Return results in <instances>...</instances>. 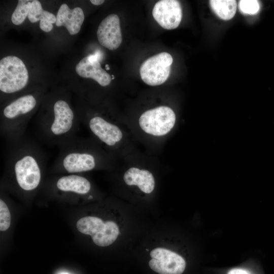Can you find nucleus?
<instances>
[{"mask_svg": "<svg viewBox=\"0 0 274 274\" xmlns=\"http://www.w3.org/2000/svg\"><path fill=\"white\" fill-rule=\"evenodd\" d=\"M227 274H251L248 271L240 268H235L230 270Z\"/></svg>", "mask_w": 274, "mask_h": 274, "instance_id": "obj_21", "label": "nucleus"}, {"mask_svg": "<svg viewBox=\"0 0 274 274\" xmlns=\"http://www.w3.org/2000/svg\"><path fill=\"white\" fill-rule=\"evenodd\" d=\"M28 73L25 65L13 55L0 60V90L5 94H13L22 90L27 85Z\"/></svg>", "mask_w": 274, "mask_h": 274, "instance_id": "obj_6", "label": "nucleus"}, {"mask_svg": "<svg viewBox=\"0 0 274 274\" xmlns=\"http://www.w3.org/2000/svg\"><path fill=\"white\" fill-rule=\"evenodd\" d=\"M150 267L159 274H182L186 267L184 258L168 249L157 248L150 254Z\"/></svg>", "mask_w": 274, "mask_h": 274, "instance_id": "obj_8", "label": "nucleus"}, {"mask_svg": "<svg viewBox=\"0 0 274 274\" xmlns=\"http://www.w3.org/2000/svg\"><path fill=\"white\" fill-rule=\"evenodd\" d=\"M154 19L162 28L173 29L180 24L182 17L181 5L176 0H161L152 10Z\"/></svg>", "mask_w": 274, "mask_h": 274, "instance_id": "obj_9", "label": "nucleus"}, {"mask_svg": "<svg viewBox=\"0 0 274 274\" xmlns=\"http://www.w3.org/2000/svg\"><path fill=\"white\" fill-rule=\"evenodd\" d=\"M239 8L243 13L253 15L259 11L260 5L256 0H241L239 2Z\"/></svg>", "mask_w": 274, "mask_h": 274, "instance_id": "obj_20", "label": "nucleus"}, {"mask_svg": "<svg viewBox=\"0 0 274 274\" xmlns=\"http://www.w3.org/2000/svg\"><path fill=\"white\" fill-rule=\"evenodd\" d=\"M61 274H68V273H61Z\"/></svg>", "mask_w": 274, "mask_h": 274, "instance_id": "obj_25", "label": "nucleus"}, {"mask_svg": "<svg viewBox=\"0 0 274 274\" xmlns=\"http://www.w3.org/2000/svg\"><path fill=\"white\" fill-rule=\"evenodd\" d=\"M105 226L106 222L104 223L101 219L93 216L82 218L77 221L76 224L79 232L90 235L91 237L100 232Z\"/></svg>", "mask_w": 274, "mask_h": 274, "instance_id": "obj_17", "label": "nucleus"}, {"mask_svg": "<svg viewBox=\"0 0 274 274\" xmlns=\"http://www.w3.org/2000/svg\"><path fill=\"white\" fill-rule=\"evenodd\" d=\"M105 67H106V70H110V67H109V65L108 64H106L105 65Z\"/></svg>", "mask_w": 274, "mask_h": 274, "instance_id": "obj_23", "label": "nucleus"}, {"mask_svg": "<svg viewBox=\"0 0 274 274\" xmlns=\"http://www.w3.org/2000/svg\"><path fill=\"white\" fill-rule=\"evenodd\" d=\"M55 186L58 191L79 195L88 194L92 188L91 182L80 174H68L60 177L55 182Z\"/></svg>", "mask_w": 274, "mask_h": 274, "instance_id": "obj_13", "label": "nucleus"}, {"mask_svg": "<svg viewBox=\"0 0 274 274\" xmlns=\"http://www.w3.org/2000/svg\"><path fill=\"white\" fill-rule=\"evenodd\" d=\"M51 108L42 115L37 124L38 128L46 143L59 147L76 136L80 120L63 99H57Z\"/></svg>", "mask_w": 274, "mask_h": 274, "instance_id": "obj_4", "label": "nucleus"}, {"mask_svg": "<svg viewBox=\"0 0 274 274\" xmlns=\"http://www.w3.org/2000/svg\"><path fill=\"white\" fill-rule=\"evenodd\" d=\"M38 100L35 95H22L6 105L2 111L1 135L9 143L24 137L28 121L36 108Z\"/></svg>", "mask_w": 274, "mask_h": 274, "instance_id": "obj_5", "label": "nucleus"}, {"mask_svg": "<svg viewBox=\"0 0 274 274\" xmlns=\"http://www.w3.org/2000/svg\"><path fill=\"white\" fill-rule=\"evenodd\" d=\"M58 148L59 154L52 165L55 173L80 174L118 166V160L91 138L76 136Z\"/></svg>", "mask_w": 274, "mask_h": 274, "instance_id": "obj_1", "label": "nucleus"}, {"mask_svg": "<svg viewBox=\"0 0 274 274\" xmlns=\"http://www.w3.org/2000/svg\"><path fill=\"white\" fill-rule=\"evenodd\" d=\"M173 61L172 55L165 52L148 58L140 66V73L142 80L150 86L162 84L169 76Z\"/></svg>", "mask_w": 274, "mask_h": 274, "instance_id": "obj_7", "label": "nucleus"}, {"mask_svg": "<svg viewBox=\"0 0 274 274\" xmlns=\"http://www.w3.org/2000/svg\"><path fill=\"white\" fill-rule=\"evenodd\" d=\"M27 17L31 23L40 20V27L45 32L51 31L53 27L52 23L56 21V17L52 13L44 10L40 2L37 0L32 1Z\"/></svg>", "mask_w": 274, "mask_h": 274, "instance_id": "obj_14", "label": "nucleus"}, {"mask_svg": "<svg viewBox=\"0 0 274 274\" xmlns=\"http://www.w3.org/2000/svg\"><path fill=\"white\" fill-rule=\"evenodd\" d=\"M10 144L5 164L7 174L22 190H35L46 166L45 154L37 144L24 137Z\"/></svg>", "mask_w": 274, "mask_h": 274, "instance_id": "obj_3", "label": "nucleus"}, {"mask_svg": "<svg viewBox=\"0 0 274 274\" xmlns=\"http://www.w3.org/2000/svg\"><path fill=\"white\" fill-rule=\"evenodd\" d=\"M112 79L113 80V79H114V75H112Z\"/></svg>", "mask_w": 274, "mask_h": 274, "instance_id": "obj_24", "label": "nucleus"}, {"mask_svg": "<svg viewBox=\"0 0 274 274\" xmlns=\"http://www.w3.org/2000/svg\"><path fill=\"white\" fill-rule=\"evenodd\" d=\"M84 20V14L81 8L71 9L66 4H63L57 12L55 24L58 27H65L70 35H74L80 31Z\"/></svg>", "mask_w": 274, "mask_h": 274, "instance_id": "obj_12", "label": "nucleus"}, {"mask_svg": "<svg viewBox=\"0 0 274 274\" xmlns=\"http://www.w3.org/2000/svg\"><path fill=\"white\" fill-rule=\"evenodd\" d=\"M11 215L9 210L2 199H0V230L5 231L10 227Z\"/></svg>", "mask_w": 274, "mask_h": 274, "instance_id": "obj_19", "label": "nucleus"}, {"mask_svg": "<svg viewBox=\"0 0 274 274\" xmlns=\"http://www.w3.org/2000/svg\"><path fill=\"white\" fill-rule=\"evenodd\" d=\"M211 7L221 19L226 20L232 18L236 11L237 3L234 0H211Z\"/></svg>", "mask_w": 274, "mask_h": 274, "instance_id": "obj_16", "label": "nucleus"}, {"mask_svg": "<svg viewBox=\"0 0 274 274\" xmlns=\"http://www.w3.org/2000/svg\"><path fill=\"white\" fill-rule=\"evenodd\" d=\"M79 118L91 138L118 160L138 152L136 141L126 121L96 113L83 115Z\"/></svg>", "mask_w": 274, "mask_h": 274, "instance_id": "obj_2", "label": "nucleus"}, {"mask_svg": "<svg viewBox=\"0 0 274 274\" xmlns=\"http://www.w3.org/2000/svg\"><path fill=\"white\" fill-rule=\"evenodd\" d=\"M102 55L97 51L82 58L76 66V72L80 76L91 78L99 85L106 87L110 85L112 78L101 67L100 59Z\"/></svg>", "mask_w": 274, "mask_h": 274, "instance_id": "obj_10", "label": "nucleus"}, {"mask_svg": "<svg viewBox=\"0 0 274 274\" xmlns=\"http://www.w3.org/2000/svg\"><path fill=\"white\" fill-rule=\"evenodd\" d=\"M96 34L101 46L110 50L117 49L122 41L118 15L111 14L104 18L98 26Z\"/></svg>", "mask_w": 274, "mask_h": 274, "instance_id": "obj_11", "label": "nucleus"}, {"mask_svg": "<svg viewBox=\"0 0 274 274\" xmlns=\"http://www.w3.org/2000/svg\"><path fill=\"white\" fill-rule=\"evenodd\" d=\"M32 1L19 0L11 16V21L15 25L21 24L28 16Z\"/></svg>", "mask_w": 274, "mask_h": 274, "instance_id": "obj_18", "label": "nucleus"}, {"mask_svg": "<svg viewBox=\"0 0 274 274\" xmlns=\"http://www.w3.org/2000/svg\"><path fill=\"white\" fill-rule=\"evenodd\" d=\"M105 1L104 0H91L90 1V2L94 5H96V6H98V5H101L102 4H103L104 3Z\"/></svg>", "mask_w": 274, "mask_h": 274, "instance_id": "obj_22", "label": "nucleus"}, {"mask_svg": "<svg viewBox=\"0 0 274 274\" xmlns=\"http://www.w3.org/2000/svg\"><path fill=\"white\" fill-rule=\"evenodd\" d=\"M119 229L116 223L112 221L106 222V226L99 232L92 236L94 243L100 247L111 245L117 239Z\"/></svg>", "mask_w": 274, "mask_h": 274, "instance_id": "obj_15", "label": "nucleus"}]
</instances>
